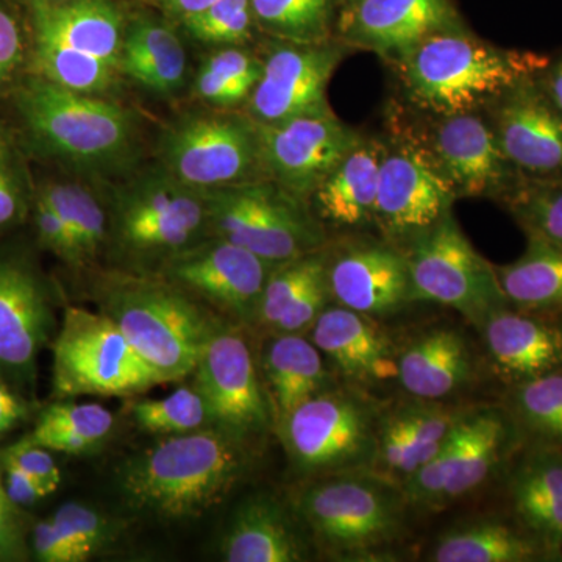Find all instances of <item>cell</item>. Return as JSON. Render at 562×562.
Instances as JSON below:
<instances>
[{
    "label": "cell",
    "instance_id": "obj_1",
    "mask_svg": "<svg viewBox=\"0 0 562 562\" xmlns=\"http://www.w3.org/2000/svg\"><path fill=\"white\" fill-rule=\"evenodd\" d=\"M549 60V55L494 46L461 24L428 36L391 66L413 109L427 116H453L483 113Z\"/></svg>",
    "mask_w": 562,
    "mask_h": 562
},
{
    "label": "cell",
    "instance_id": "obj_2",
    "mask_svg": "<svg viewBox=\"0 0 562 562\" xmlns=\"http://www.w3.org/2000/svg\"><path fill=\"white\" fill-rule=\"evenodd\" d=\"M250 447L213 427L171 435L121 469L125 502L165 519H194L220 505L249 465Z\"/></svg>",
    "mask_w": 562,
    "mask_h": 562
},
{
    "label": "cell",
    "instance_id": "obj_3",
    "mask_svg": "<svg viewBox=\"0 0 562 562\" xmlns=\"http://www.w3.org/2000/svg\"><path fill=\"white\" fill-rule=\"evenodd\" d=\"M99 305L161 383L191 375L221 324L168 280L110 277Z\"/></svg>",
    "mask_w": 562,
    "mask_h": 562
},
{
    "label": "cell",
    "instance_id": "obj_4",
    "mask_svg": "<svg viewBox=\"0 0 562 562\" xmlns=\"http://www.w3.org/2000/svg\"><path fill=\"white\" fill-rule=\"evenodd\" d=\"M406 508L401 487L372 472L314 479L297 502L321 549L339 561L386 560L405 536Z\"/></svg>",
    "mask_w": 562,
    "mask_h": 562
},
{
    "label": "cell",
    "instance_id": "obj_5",
    "mask_svg": "<svg viewBox=\"0 0 562 562\" xmlns=\"http://www.w3.org/2000/svg\"><path fill=\"white\" fill-rule=\"evenodd\" d=\"M383 403L373 394L335 384L314 395L277 425L295 471L302 475L371 472Z\"/></svg>",
    "mask_w": 562,
    "mask_h": 562
},
{
    "label": "cell",
    "instance_id": "obj_6",
    "mask_svg": "<svg viewBox=\"0 0 562 562\" xmlns=\"http://www.w3.org/2000/svg\"><path fill=\"white\" fill-rule=\"evenodd\" d=\"M20 109L47 150L83 171H114L131 158L135 124L116 103L36 79L21 91Z\"/></svg>",
    "mask_w": 562,
    "mask_h": 562
},
{
    "label": "cell",
    "instance_id": "obj_7",
    "mask_svg": "<svg viewBox=\"0 0 562 562\" xmlns=\"http://www.w3.org/2000/svg\"><path fill=\"white\" fill-rule=\"evenodd\" d=\"M205 192L213 236L262 260L280 265L327 246L324 224L306 203L271 180H255Z\"/></svg>",
    "mask_w": 562,
    "mask_h": 562
},
{
    "label": "cell",
    "instance_id": "obj_8",
    "mask_svg": "<svg viewBox=\"0 0 562 562\" xmlns=\"http://www.w3.org/2000/svg\"><path fill=\"white\" fill-rule=\"evenodd\" d=\"M52 349L58 397L132 395L162 384L103 313L66 308Z\"/></svg>",
    "mask_w": 562,
    "mask_h": 562
},
{
    "label": "cell",
    "instance_id": "obj_9",
    "mask_svg": "<svg viewBox=\"0 0 562 562\" xmlns=\"http://www.w3.org/2000/svg\"><path fill=\"white\" fill-rule=\"evenodd\" d=\"M403 251L414 302L449 306L476 328L492 313L509 305L495 266L473 249L453 211Z\"/></svg>",
    "mask_w": 562,
    "mask_h": 562
},
{
    "label": "cell",
    "instance_id": "obj_10",
    "mask_svg": "<svg viewBox=\"0 0 562 562\" xmlns=\"http://www.w3.org/2000/svg\"><path fill=\"white\" fill-rule=\"evenodd\" d=\"M158 154L162 171L192 190L265 180L257 122L249 114L183 117L162 133Z\"/></svg>",
    "mask_w": 562,
    "mask_h": 562
},
{
    "label": "cell",
    "instance_id": "obj_11",
    "mask_svg": "<svg viewBox=\"0 0 562 562\" xmlns=\"http://www.w3.org/2000/svg\"><path fill=\"white\" fill-rule=\"evenodd\" d=\"M453 188L413 131L384 139L373 227L387 243L405 249L452 213Z\"/></svg>",
    "mask_w": 562,
    "mask_h": 562
},
{
    "label": "cell",
    "instance_id": "obj_12",
    "mask_svg": "<svg viewBox=\"0 0 562 562\" xmlns=\"http://www.w3.org/2000/svg\"><path fill=\"white\" fill-rule=\"evenodd\" d=\"M206 225L205 192L162 169L131 181L114 195V241L132 257H171L195 243Z\"/></svg>",
    "mask_w": 562,
    "mask_h": 562
},
{
    "label": "cell",
    "instance_id": "obj_13",
    "mask_svg": "<svg viewBox=\"0 0 562 562\" xmlns=\"http://www.w3.org/2000/svg\"><path fill=\"white\" fill-rule=\"evenodd\" d=\"M192 373L214 427L249 447L268 435L271 408L249 344L236 325L221 322Z\"/></svg>",
    "mask_w": 562,
    "mask_h": 562
},
{
    "label": "cell",
    "instance_id": "obj_14",
    "mask_svg": "<svg viewBox=\"0 0 562 562\" xmlns=\"http://www.w3.org/2000/svg\"><path fill=\"white\" fill-rule=\"evenodd\" d=\"M257 131L265 180L279 184L306 205L336 166L364 138L336 114L277 124L257 122Z\"/></svg>",
    "mask_w": 562,
    "mask_h": 562
},
{
    "label": "cell",
    "instance_id": "obj_15",
    "mask_svg": "<svg viewBox=\"0 0 562 562\" xmlns=\"http://www.w3.org/2000/svg\"><path fill=\"white\" fill-rule=\"evenodd\" d=\"M349 52L339 41L272 44L261 60L260 80L247 101L251 120L277 124L335 114L328 105V83Z\"/></svg>",
    "mask_w": 562,
    "mask_h": 562
},
{
    "label": "cell",
    "instance_id": "obj_16",
    "mask_svg": "<svg viewBox=\"0 0 562 562\" xmlns=\"http://www.w3.org/2000/svg\"><path fill=\"white\" fill-rule=\"evenodd\" d=\"M277 265L213 236L166 258L165 279L210 303L236 325L251 327L269 273Z\"/></svg>",
    "mask_w": 562,
    "mask_h": 562
},
{
    "label": "cell",
    "instance_id": "obj_17",
    "mask_svg": "<svg viewBox=\"0 0 562 562\" xmlns=\"http://www.w3.org/2000/svg\"><path fill=\"white\" fill-rule=\"evenodd\" d=\"M416 133L458 199L503 202L524 179L503 154L484 113L428 116Z\"/></svg>",
    "mask_w": 562,
    "mask_h": 562
},
{
    "label": "cell",
    "instance_id": "obj_18",
    "mask_svg": "<svg viewBox=\"0 0 562 562\" xmlns=\"http://www.w3.org/2000/svg\"><path fill=\"white\" fill-rule=\"evenodd\" d=\"M331 301L375 321L412 305L413 291L405 251L386 239H347L327 247Z\"/></svg>",
    "mask_w": 562,
    "mask_h": 562
},
{
    "label": "cell",
    "instance_id": "obj_19",
    "mask_svg": "<svg viewBox=\"0 0 562 562\" xmlns=\"http://www.w3.org/2000/svg\"><path fill=\"white\" fill-rule=\"evenodd\" d=\"M483 113L503 154L524 179H561L562 116L536 76L503 92Z\"/></svg>",
    "mask_w": 562,
    "mask_h": 562
},
{
    "label": "cell",
    "instance_id": "obj_20",
    "mask_svg": "<svg viewBox=\"0 0 562 562\" xmlns=\"http://www.w3.org/2000/svg\"><path fill=\"white\" fill-rule=\"evenodd\" d=\"M461 25L450 0H349L336 41L391 63L435 33Z\"/></svg>",
    "mask_w": 562,
    "mask_h": 562
},
{
    "label": "cell",
    "instance_id": "obj_21",
    "mask_svg": "<svg viewBox=\"0 0 562 562\" xmlns=\"http://www.w3.org/2000/svg\"><path fill=\"white\" fill-rule=\"evenodd\" d=\"M310 335L344 384L375 394L397 382V347L379 321L335 303L317 317Z\"/></svg>",
    "mask_w": 562,
    "mask_h": 562
},
{
    "label": "cell",
    "instance_id": "obj_22",
    "mask_svg": "<svg viewBox=\"0 0 562 562\" xmlns=\"http://www.w3.org/2000/svg\"><path fill=\"white\" fill-rule=\"evenodd\" d=\"M509 514L562 561V447L525 442L505 472Z\"/></svg>",
    "mask_w": 562,
    "mask_h": 562
},
{
    "label": "cell",
    "instance_id": "obj_23",
    "mask_svg": "<svg viewBox=\"0 0 562 562\" xmlns=\"http://www.w3.org/2000/svg\"><path fill=\"white\" fill-rule=\"evenodd\" d=\"M54 328V314L38 277L18 261L0 260V371L27 383Z\"/></svg>",
    "mask_w": 562,
    "mask_h": 562
},
{
    "label": "cell",
    "instance_id": "obj_24",
    "mask_svg": "<svg viewBox=\"0 0 562 562\" xmlns=\"http://www.w3.org/2000/svg\"><path fill=\"white\" fill-rule=\"evenodd\" d=\"M492 372L505 387L562 368V338L557 319L503 306L479 327Z\"/></svg>",
    "mask_w": 562,
    "mask_h": 562
},
{
    "label": "cell",
    "instance_id": "obj_25",
    "mask_svg": "<svg viewBox=\"0 0 562 562\" xmlns=\"http://www.w3.org/2000/svg\"><path fill=\"white\" fill-rule=\"evenodd\" d=\"M524 443L522 432L505 406L469 408L460 422V442L441 506L468 497L505 473Z\"/></svg>",
    "mask_w": 562,
    "mask_h": 562
},
{
    "label": "cell",
    "instance_id": "obj_26",
    "mask_svg": "<svg viewBox=\"0 0 562 562\" xmlns=\"http://www.w3.org/2000/svg\"><path fill=\"white\" fill-rule=\"evenodd\" d=\"M397 383L409 397L443 402L472 382L475 360L464 333L439 325L397 349Z\"/></svg>",
    "mask_w": 562,
    "mask_h": 562
},
{
    "label": "cell",
    "instance_id": "obj_27",
    "mask_svg": "<svg viewBox=\"0 0 562 562\" xmlns=\"http://www.w3.org/2000/svg\"><path fill=\"white\" fill-rule=\"evenodd\" d=\"M384 139L364 136L314 192L310 209L333 227L358 231L373 225Z\"/></svg>",
    "mask_w": 562,
    "mask_h": 562
},
{
    "label": "cell",
    "instance_id": "obj_28",
    "mask_svg": "<svg viewBox=\"0 0 562 562\" xmlns=\"http://www.w3.org/2000/svg\"><path fill=\"white\" fill-rule=\"evenodd\" d=\"M262 375L273 427L336 384L324 355L305 335H271L262 353Z\"/></svg>",
    "mask_w": 562,
    "mask_h": 562
},
{
    "label": "cell",
    "instance_id": "obj_29",
    "mask_svg": "<svg viewBox=\"0 0 562 562\" xmlns=\"http://www.w3.org/2000/svg\"><path fill=\"white\" fill-rule=\"evenodd\" d=\"M222 557L228 562H299L308 552L283 506L268 495H255L236 509Z\"/></svg>",
    "mask_w": 562,
    "mask_h": 562
},
{
    "label": "cell",
    "instance_id": "obj_30",
    "mask_svg": "<svg viewBox=\"0 0 562 562\" xmlns=\"http://www.w3.org/2000/svg\"><path fill=\"white\" fill-rule=\"evenodd\" d=\"M436 562L550 561L539 542L512 514H490L454 525L432 546Z\"/></svg>",
    "mask_w": 562,
    "mask_h": 562
},
{
    "label": "cell",
    "instance_id": "obj_31",
    "mask_svg": "<svg viewBox=\"0 0 562 562\" xmlns=\"http://www.w3.org/2000/svg\"><path fill=\"white\" fill-rule=\"evenodd\" d=\"M35 20L38 31L120 68L125 29L120 10L111 0H74L65 5L38 0Z\"/></svg>",
    "mask_w": 562,
    "mask_h": 562
},
{
    "label": "cell",
    "instance_id": "obj_32",
    "mask_svg": "<svg viewBox=\"0 0 562 562\" xmlns=\"http://www.w3.org/2000/svg\"><path fill=\"white\" fill-rule=\"evenodd\" d=\"M516 261L495 266L503 294L514 308L560 319L562 317V247L536 235Z\"/></svg>",
    "mask_w": 562,
    "mask_h": 562
},
{
    "label": "cell",
    "instance_id": "obj_33",
    "mask_svg": "<svg viewBox=\"0 0 562 562\" xmlns=\"http://www.w3.org/2000/svg\"><path fill=\"white\" fill-rule=\"evenodd\" d=\"M120 69L146 90L172 94L183 85L187 52L168 25L154 20L135 21L125 31Z\"/></svg>",
    "mask_w": 562,
    "mask_h": 562
},
{
    "label": "cell",
    "instance_id": "obj_34",
    "mask_svg": "<svg viewBox=\"0 0 562 562\" xmlns=\"http://www.w3.org/2000/svg\"><path fill=\"white\" fill-rule=\"evenodd\" d=\"M502 405L512 414L525 442L562 447V368L506 387Z\"/></svg>",
    "mask_w": 562,
    "mask_h": 562
},
{
    "label": "cell",
    "instance_id": "obj_35",
    "mask_svg": "<svg viewBox=\"0 0 562 562\" xmlns=\"http://www.w3.org/2000/svg\"><path fill=\"white\" fill-rule=\"evenodd\" d=\"M261 31L295 44H325L333 40L335 0H250Z\"/></svg>",
    "mask_w": 562,
    "mask_h": 562
},
{
    "label": "cell",
    "instance_id": "obj_36",
    "mask_svg": "<svg viewBox=\"0 0 562 562\" xmlns=\"http://www.w3.org/2000/svg\"><path fill=\"white\" fill-rule=\"evenodd\" d=\"M36 65L43 79L66 90L98 94L111 87L114 66L36 29Z\"/></svg>",
    "mask_w": 562,
    "mask_h": 562
},
{
    "label": "cell",
    "instance_id": "obj_37",
    "mask_svg": "<svg viewBox=\"0 0 562 562\" xmlns=\"http://www.w3.org/2000/svg\"><path fill=\"white\" fill-rule=\"evenodd\" d=\"M327 246L295 260L280 262L269 273L251 327L268 331L299 301L314 280L327 272Z\"/></svg>",
    "mask_w": 562,
    "mask_h": 562
},
{
    "label": "cell",
    "instance_id": "obj_38",
    "mask_svg": "<svg viewBox=\"0 0 562 562\" xmlns=\"http://www.w3.org/2000/svg\"><path fill=\"white\" fill-rule=\"evenodd\" d=\"M41 198L60 214L83 260L94 258L109 235L106 213L98 198L77 183L49 184Z\"/></svg>",
    "mask_w": 562,
    "mask_h": 562
},
{
    "label": "cell",
    "instance_id": "obj_39",
    "mask_svg": "<svg viewBox=\"0 0 562 562\" xmlns=\"http://www.w3.org/2000/svg\"><path fill=\"white\" fill-rule=\"evenodd\" d=\"M502 203L525 235L562 247V177L522 179Z\"/></svg>",
    "mask_w": 562,
    "mask_h": 562
},
{
    "label": "cell",
    "instance_id": "obj_40",
    "mask_svg": "<svg viewBox=\"0 0 562 562\" xmlns=\"http://www.w3.org/2000/svg\"><path fill=\"white\" fill-rule=\"evenodd\" d=\"M132 416L143 430L157 435H181L213 425L205 398L195 386L179 387L165 398L135 402Z\"/></svg>",
    "mask_w": 562,
    "mask_h": 562
},
{
    "label": "cell",
    "instance_id": "obj_41",
    "mask_svg": "<svg viewBox=\"0 0 562 562\" xmlns=\"http://www.w3.org/2000/svg\"><path fill=\"white\" fill-rule=\"evenodd\" d=\"M70 543L79 562H85L116 541L120 527L105 514L79 502L65 503L50 517Z\"/></svg>",
    "mask_w": 562,
    "mask_h": 562
},
{
    "label": "cell",
    "instance_id": "obj_42",
    "mask_svg": "<svg viewBox=\"0 0 562 562\" xmlns=\"http://www.w3.org/2000/svg\"><path fill=\"white\" fill-rule=\"evenodd\" d=\"M183 22L190 35L202 43L239 47L251 38L255 18L250 0H216Z\"/></svg>",
    "mask_w": 562,
    "mask_h": 562
},
{
    "label": "cell",
    "instance_id": "obj_43",
    "mask_svg": "<svg viewBox=\"0 0 562 562\" xmlns=\"http://www.w3.org/2000/svg\"><path fill=\"white\" fill-rule=\"evenodd\" d=\"M114 417L99 403H55L44 409L36 427L79 435L99 446L113 430Z\"/></svg>",
    "mask_w": 562,
    "mask_h": 562
},
{
    "label": "cell",
    "instance_id": "obj_44",
    "mask_svg": "<svg viewBox=\"0 0 562 562\" xmlns=\"http://www.w3.org/2000/svg\"><path fill=\"white\" fill-rule=\"evenodd\" d=\"M327 272L313 281L299 301L284 313L271 335H305L312 330L314 322L331 303Z\"/></svg>",
    "mask_w": 562,
    "mask_h": 562
},
{
    "label": "cell",
    "instance_id": "obj_45",
    "mask_svg": "<svg viewBox=\"0 0 562 562\" xmlns=\"http://www.w3.org/2000/svg\"><path fill=\"white\" fill-rule=\"evenodd\" d=\"M0 458L3 462H11V464L24 469L25 472L32 473L40 482L46 484L52 494L60 486V469L52 458L50 450L44 449V447L22 439L21 442L14 443L5 452L0 453Z\"/></svg>",
    "mask_w": 562,
    "mask_h": 562
},
{
    "label": "cell",
    "instance_id": "obj_46",
    "mask_svg": "<svg viewBox=\"0 0 562 562\" xmlns=\"http://www.w3.org/2000/svg\"><path fill=\"white\" fill-rule=\"evenodd\" d=\"M36 225H38L40 239L43 246H46L47 249L54 251L70 265H80L85 261L60 214L52 209L49 203L44 201L41 195L38 202H36Z\"/></svg>",
    "mask_w": 562,
    "mask_h": 562
},
{
    "label": "cell",
    "instance_id": "obj_47",
    "mask_svg": "<svg viewBox=\"0 0 562 562\" xmlns=\"http://www.w3.org/2000/svg\"><path fill=\"white\" fill-rule=\"evenodd\" d=\"M27 558L20 509L11 501L0 475V561H22Z\"/></svg>",
    "mask_w": 562,
    "mask_h": 562
},
{
    "label": "cell",
    "instance_id": "obj_48",
    "mask_svg": "<svg viewBox=\"0 0 562 562\" xmlns=\"http://www.w3.org/2000/svg\"><path fill=\"white\" fill-rule=\"evenodd\" d=\"M195 91L203 101L220 106H236L249 101L250 98L249 91L244 90L220 70L211 68L206 63L195 79Z\"/></svg>",
    "mask_w": 562,
    "mask_h": 562
},
{
    "label": "cell",
    "instance_id": "obj_49",
    "mask_svg": "<svg viewBox=\"0 0 562 562\" xmlns=\"http://www.w3.org/2000/svg\"><path fill=\"white\" fill-rule=\"evenodd\" d=\"M33 552L43 562H79L72 547L52 519L40 522L33 530Z\"/></svg>",
    "mask_w": 562,
    "mask_h": 562
},
{
    "label": "cell",
    "instance_id": "obj_50",
    "mask_svg": "<svg viewBox=\"0 0 562 562\" xmlns=\"http://www.w3.org/2000/svg\"><path fill=\"white\" fill-rule=\"evenodd\" d=\"M3 469H5L3 484H5L11 501L18 506H31L52 495L46 484L40 482L32 473L25 472L24 469L18 468L11 462H3Z\"/></svg>",
    "mask_w": 562,
    "mask_h": 562
},
{
    "label": "cell",
    "instance_id": "obj_51",
    "mask_svg": "<svg viewBox=\"0 0 562 562\" xmlns=\"http://www.w3.org/2000/svg\"><path fill=\"white\" fill-rule=\"evenodd\" d=\"M21 36L10 14L0 10V83L16 69L21 60Z\"/></svg>",
    "mask_w": 562,
    "mask_h": 562
},
{
    "label": "cell",
    "instance_id": "obj_52",
    "mask_svg": "<svg viewBox=\"0 0 562 562\" xmlns=\"http://www.w3.org/2000/svg\"><path fill=\"white\" fill-rule=\"evenodd\" d=\"M22 210L21 188L16 177L0 151V227L20 217Z\"/></svg>",
    "mask_w": 562,
    "mask_h": 562
},
{
    "label": "cell",
    "instance_id": "obj_53",
    "mask_svg": "<svg viewBox=\"0 0 562 562\" xmlns=\"http://www.w3.org/2000/svg\"><path fill=\"white\" fill-rule=\"evenodd\" d=\"M536 80L562 116V54L550 57L549 63L536 74Z\"/></svg>",
    "mask_w": 562,
    "mask_h": 562
},
{
    "label": "cell",
    "instance_id": "obj_54",
    "mask_svg": "<svg viewBox=\"0 0 562 562\" xmlns=\"http://www.w3.org/2000/svg\"><path fill=\"white\" fill-rule=\"evenodd\" d=\"M27 408L16 394L0 383V435L10 431L25 417Z\"/></svg>",
    "mask_w": 562,
    "mask_h": 562
},
{
    "label": "cell",
    "instance_id": "obj_55",
    "mask_svg": "<svg viewBox=\"0 0 562 562\" xmlns=\"http://www.w3.org/2000/svg\"><path fill=\"white\" fill-rule=\"evenodd\" d=\"M214 2L216 0H160L166 11H169L173 16L181 18L183 21L209 9L211 3Z\"/></svg>",
    "mask_w": 562,
    "mask_h": 562
},
{
    "label": "cell",
    "instance_id": "obj_56",
    "mask_svg": "<svg viewBox=\"0 0 562 562\" xmlns=\"http://www.w3.org/2000/svg\"><path fill=\"white\" fill-rule=\"evenodd\" d=\"M558 328H560L561 331V338H562V317L560 319H557Z\"/></svg>",
    "mask_w": 562,
    "mask_h": 562
}]
</instances>
